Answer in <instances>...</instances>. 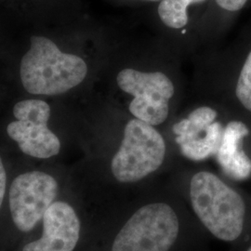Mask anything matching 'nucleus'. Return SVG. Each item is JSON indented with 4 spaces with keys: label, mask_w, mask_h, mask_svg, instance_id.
<instances>
[{
    "label": "nucleus",
    "mask_w": 251,
    "mask_h": 251,
    "mask_svg": "<svg viewBox=\"0 0 251 251\" xmlns=\"http://www.w3.org/2000/svg\"><path fill=\"white\" fill-rule=\"evenodd\" d=\"M30 41V49L21 63V78L29 93L62 94L85 79L88 67L78 56L63 53L43 36H32Z\"/></svg>",
    "instance_id": "1"
},
{
    "label": "nucleus",
    "mask_w": 251,
    "mask_h": 251,
    "mask_svg": "<svg viewBox=\"0 0 251 251\" xmlns=\"http://www.w3.org/2000/svg\"><path fill=\"white\" fill-rule=\"evenodd\" d=\"M194 211L217 238L233 241L242 233L246 206L242 198L216 175L201 171L190 184Z\"/></svg>",
    "instance_id": "2"
},
{
    "label": "nucleus",
    "mask_w": 251,
    "mask_h": 251,
    "mask_svg": "<svg viewBox=\"0 0 251 251\" xmlns=\"http://www.w3.org/2000/svg\"><path fill=\"white\" fill-rule=\"evenodd\" d=\"M162 135L144 121L134 118L126 125L124 138L111 169L120 182H136L159 169L165 159Z\"/></svg>",
    "instance_id": "3"
},
{
    "label": "nucleus",
    "mask_w": 251,
    "mask_h": 251,
    "mask_svg": "<svg viewBox=\"0 0 251 251\" xmlns=\"http://www.w3.org/2000/svg\"><path fill=\"white\" fill-rule=\"evenodd\" d=\"M171 206L155 203L139 208L117 233L112 251H169L179 234Z\"/></svg>",
    "instance_id": "4"
},
{
    "label": "nucleus",
    "mask_w": 251,
    "mask_h": 251,
    "mask_svg": "<svg viewBox=\"0 0 251 251\" xmlns=\"http://www.w3.org/2000/svg\"><path fill=\"white\" fill-rule=\"evenodd\" d=\"M117 80L121 90L133 96L129 111L135 118L152 126L166 121L174 86L165 74L124 69L118 74Z\"/></svg>",
    "instance_id": "5"
},
{
    "label": "nucleus",
    "mask_w": 251,
    "mask_h": 251,
    "mask_svg": "<svg viewBox=\"0 0 251 251\" xmlns=\"http://www.w3.org/2000/svg\"><path fill=\"white\" fill-rule=\"evenodd\" d=\"M16 121L9 123L7 132L19 145L20 150L30 156L46 159L61 150L59 138L48 127L50 117V105L41 100H26L13 108Z\"/></svg>",
    "instance_id": "6"
},
{
    "label": "nucleus",
    "mask_w": 251,
    "mask_h": 251,
    "mask_svg": "<svg viewBox=\"0 0 251 251\" xmlns=\"http://www.w3.org/2000/svg\"><path fill=\"white\" fill-rule=\"evenodd\" d=\"M57 194L56 179L45 172L19 175L9 189V208L15 226L25 233L34 229L53 204Z\"/></svg>",
    "instance_id": "7"
},
{
    "label": "nucleus",
    "mask_w": 251,
    "mask_h": 251,
    "mask_svg": "<svg viewBox=\"0 0 251 251\" xmlns=\"http://www.w3.org/2000/svg\"><path fill=\"white\" fill-rule=\"evenodd\" d=\"M217 116L212 108L199 107L173 126L176 143L186 158L202 161L216 155L225 131L223 125L216 122Z\"/></svg>",
    "instance_id": "8"
},
{
    "label": "nucleus",
    "mask_w": 251,
    "mask_h": 251,
    "mask_svg": "<svg viewBox=\"0 0 251 251\" xmlns=\"http://www.w3.org/2000/svg\"><path fill=\"white\" fill-rule=\"evenodd\" d=\"M43 234L23 251H74L80 235V221L69 204L57 201L46 211Z\"/></svg>",
    "instance_id": "9"
},
{
    "label": "nucleus",
    "mask_w": 251,
    "mask_h": 251,
    "mask_svg": "<svg viewBox=\"0 0 251 251\" xmlns=\"http://www.w3.org/2000/svg\"><path fill=\"white\" fill-rule=\"evenodd\" d=\"M248 126L232 121L225 127L223 141L216 153L217 161L231 179L243 180L251 175V160L243 150V139L249 134Z\"/></svg>",
    "instance_id": "10"
},
{
    "label": "nucleus",
    "mask_w": 251,
    "mask_h": 251,
    "mask_svg": "<svg viewBox=\"0 0 251 251\" xmlns=\"http://www.w3.org/2000/svg\"><path fill=\"white\" fill-rule=\"evenodd\" d=\"M205 0H162L158 7V15L167 26L179 29L188 24L187 8L191 4Z\"/></svg>",
    "instance_id": "11"
},
{
    "label": "nucleus",
    "mask_w": 251,
    "mask_h": 251,
    "mask_svg": "<svg viewBox=\"0 0 251 251\" xmlns=\"http://www.w3.org/2000/svg\"><path fill=\"white\" fill-rule=\"evenodd\" d=\"M235 92L239 101L251 112V51L243 66Z\"/></svg>",
    "instance_id": "12"
},
{
    "label": "nucleus",
    "mask_w": 251,
    "mask_h": 251,
    "mask_svg": "<svg viewBox=\"0 0 251 251\" xmlns=\"http://www.w3.org/2000/svg\"><path fill=\"white\" fill-rule=\"evenodd\" d=\"M217 4L229 11H236L242 9L247 0H216Z\"/></svg>",
    "instance_id": "13"
},
{
    "label": "nucleus",
    "mask_w": 251,
    "mask_h": 251,
    "mask_svg": "<svg viewBox=\"0 0 251 251\" xmlns=\"http://www.w3.org/2000/svg\"><path fill=\"white\" fill-rule=\"evenodd\" d=\"M6 185H7V175H6V171H5L3 162L0 157V209L5 198Z\"/></svg>",
    "instance_id": "14"
},
{
    "label": "nucleus",
    "mask_w": 251,
    "mask_h": 251,
    "mask_svg": "<svg viewBox=\"0 0 251 251\" xmlns=\"http://www.w3.org/2000/svg\"><path fill=\"white\" fill-rule=\"evenodd\" d=\"M251 251V249H250V251Z\"/></svg>",
    "instance_id": "15"
}]
</instances>
